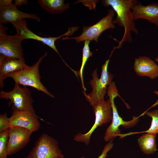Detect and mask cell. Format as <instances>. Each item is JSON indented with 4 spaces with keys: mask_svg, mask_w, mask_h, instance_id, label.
Here are the masks:
<instances>
[{
    "mask_svg": "<svg viewBox=\"0 0 158 158\" xmlns=\"http://www.w3.org/2000/svg\"><path fill=\"white\" fill-rule=\"evenodd\" d=\"M85 158L84 157H82V158Z\"/></svg>",
    "mask_w": 158,
    "mask_h": 158,
    "instance_id": "27",
    "label": "cell"
},
{
    "mask_svg": "<svg viewBox=\"0 0 158 158\" xmlns=\"http://www.w3.org/2000/svg\"><path fill=\"white\" fill-rule=\"evenodd\" d=\"M133 68L136 74L140 76H146L152 79L158 76V66L147 56H140L136 59Z\"/></svg>",
    "mask_w": 158,
    "mask_h": 158,
    "instance_id": "15",
    "label": "cell"
},
{
    "mask_svg": "<svg viewBox=\"0 0 158 158\" xmlns=\"http://www.w3.org/2000/svg\"><path fill=\"white\" fill-rule=\"evenodd\" d=\"M0 98L10 100L8 105L12 104L13 111H28L37 115L33 106L34 100L27 86L15 83L11 91L8 92L1 91Z\"/></svg>",
    "mask_w": 158,
    "mask_h": 158,
    "instance_id": "4",
    "label": "cell"
},
{
    "mask_svg": "<svg viewBox=\"0 0 158 158\" xmlns=\"http://www.w3.org/2000/svg\"><path fill=\"white\" fill-rule=\"evenodd\" d=\"M136 0H104L102 1L103 5L106 7L111 6L116 13L117 17L113 22L114 24L123 27L124 31L123 37L118 45L115 49H120L125 42L130 43L132 38L131 32L138 33L132 13L131 8L138 2Z\"/></svg>",
    "mask_w": 158,
    "mask_h": 158,
    "instance_id": "1",
    "label": "cell"
},
{
    "mask_svg": "<svg viewBox=\"0 0 158 158\" xmlns=\"http://www.w3.org/2000/svg\"><path fill=\"white\" fill-rule=\"evenodd\" d=\"M145 114L152 118V121L150 128L147 130L140 132H131L124 134H121L120 137L123 138L127 136L142 133H150L157 134L158 133V109L150 111H146Z\"/></svg>",
    "mask_w": 158,
    "mask_h": 158,
    "instance_id": "19",
    "label": "cell"
},
{
    "mask_svg": "<svg viewBox=\"0 0 158 158\" xmlns=\"http://www.w3.org/2000/svg\"><path fill=\"white\" fill-rule=\"evenodd\" d=\"M107 96H109L111 104L113 117L111 123L107 128L104 134V139L106 142L111 141L117 135L121 134V130L119 128L120 126L128 128L135 126L139 121L140 117L143 115V114L138 116H133L130 121H124L118 114L114 102V98L117 96H119L114 82H112L107 87Z\"/></svg>",
    "mask_w": 158,
    "mask_h": 158,
    "instance_id": "3",
    "label": "cell"
},
{
    "mask_svg": "<svg viewBox=\"0 0 158 158\" xmlns=\"http://www.w3.org/2000/svg\"><path fill=\"white\" fill-rule=\"evenodd\" d=\"M57 141L47 134L43 133L36 141L25 158H63Z\"/></svg>",
    "mask_w": 158,
    "mask_h": 158,
    "instance_id": "7",
    "label": "cell"
},
{
    "mask_svg": "<svg viewBox=\"0 0 158 158\" xmlns=\"http://www.w3.org/2000/svg\"><path fill=\"white\" fill-rule=\"evenodd\" d=\"M92 106L95 116L94 125L85 134L79 133L74 138L75 141L83 142L87 145L90 142L91 135L96 128L111 121L113 117L111 104L109 98Z\"/></svg>",
    "mask_w": 158,
    "mask_h": 158,
    "instance_id": "6",
    "label": "cell"
},
{
    "mask_svg": "<svg viewBox=\"0 0 158 158\" xmlns=\"http://www.w3.org/2000/svg\"><path fill=\"white\" fill-rule=\"evenodd\" d=\"M8 136V129L0 133V158H7Z\"/></svg>",
    "mask_w": 158,
    "mask_h": 158,
    "instance_id": "21",
    "label": "cell"
},
{
    "mask_svg": "<svg viewBox=\"0 0 158 158\" xmlns=\"http://www.w3.org/2000/svg\"><path fill=\"white\" fill-rule=\"evenodd\" d=\"M14 4L17 6H21L27 5L28 3V1L27 0H15Z\"/></svg>",
    "mask_w": 158,
    "mask_h": 158,
    "instance_id": "25",
    "label": "cell"
},
{
    "mask_svg": "<svg viewBox=\"0 0 158 158\" xmlns=\"http://www.w3.org/2000/svg\"><path fill=\"white\" fill-rule=\"evenodd\" d=\"M28 65L25 61L0 55V86H4V80L7 75L21 70Z\"/></svg>",
    "mask_w": 158,
    "mask_h": 158,
    "instance_id": "16",
    "label": "cell"
},
{
    "mask_svg": "<svg viewBox=\"0 0 158 158\" xmlns=\"http://www.w3.org/2000/svg\"><path fill=\"white\" fill-rule=\"evenodd\" d=\"M0 23L1 24L11 23L12 24L26 18L33 19L40 22L39 17L34 13L23 12L19 10L14 4L0 9Z\"/></svg>",
    "mask_w": 158,
    "mask_h": 158,
    "instance_id": "13",
    "label": "cell"
},
{
    "mask_svg": "<svg viewBox=\"0 0 158 158\" xmlns=\"http://www.w3.org/2000/svg\"><path fill=\"white\" fill-rule=\"evenodd\" d=\"M38 119L48 123L30 112L26 111H13L11 115L9 118L10 128L19 126L33 132L37 131L40 127Z\"/></svg>",
    "mask_w": 158,
    "mask_h": 158,
    "instance_id": "12",
    "label": "cell"
},
{
    "mask_svg": "<svg viewBox=\"0 0 158 158\" xmlns=\"http://www.w3.org/2000/svg\"><path fill=\"white\" fill-rule=\"evenodd\" d=\"M90 41L89 40H85L84 41V44L83 49L82 58L81 65L80 70L78 72V74L79 75L81 80L82 85L83 88V89L85 93L86 89L85 87L83 77V71L84 66L88 58L91 57L93 53L90 51L89 44Z\"/></svg>",
    "mask_w": 158,
    "mask_h": 158,
    "instance_id": "20",
    "label": "cell"
},
{
    "mask_svg": "<svg viewBox=\"0 0 158 158\" xmlns=\"http://www.w3.org/2000/svg\"><path fill=\"white\" fill-rule=\"evenodd\" d=\"M47 55L45 54L40 57L37 61L31 66H28L19 71L6 75L7 77L11 78L15 84L25 86H30L38 91H41L50 97L54 98V96L46 89L41 81V77L40 73L39 66L43 59Z\"/></svg>",
    "mask_w": 158,
    "mask_h": 158,
    "instance_id": "2",
    "label": "cell"
},
{
    "mask_svg": "<svg viewBox=\"0 0 158 158\" xmlns=\"http://www.w3.org/2000/svg\"><path fill=\"white\" fill-rule=\"evenodd\" d=\"M155 60L156 62L158 63V56L155 59Z\"/></svg>",
    "mask_w": 158,
    "mask_h": 158,
    "instance_id": "26",
    "label": "cell"
},
{
    "mask_svg": "<svg viewBox=\"0 0 158 158\" xmlns=\"http://www.w3.org/2000/svg\"><path fill=\"white\" fill-rule=\"evenodd\" d=\"M23 40V38L17 34L14 35H7L0 25V54L25 61L21 43Z\"/></svg>",
    "mask_w": 158,
    "mask_h": 158,
    "instance_id": "9",
    "label": "cell"
},
{
    "mask_svg": "<svg viewBox=\"0 0 158 158\" xmlns=\"http://www.w3.org/2000/svg\"><path fill=\"white\" fill-rule=\"evenodd\" d=\"M156 134L146 133L138 140V145L141 150L147 155L154 154L157 150L155 138Z\"/></svg>",
    "mask_w": 158,
    "mask_h": 158,
    "instance_id": "18",
    "label": "cell"
},
{
    "mask_svg": "<svg viewBox=\"0 0 158 158\" xmlns=\"http://www.w3.org/2000/svg\"><path fill=\"white\" fill-rule=\"evenodd\" d=\"M12 0H0V9L6 7L12 4Z\"/></svg>",
    "mask_w": 158,
    "mask_h": 158,
    "instance_id": "24",
    "label": "cell"
},
{
    "mask_svg": "<svg viewBox=\"0 0 158 158\" xmlns=\"http://www.w3.org/2000/svg\"><path fill=\"white\" fill-rule=\"evenodd\" d=\"M112 53H111L110 57ZM110 57L105 61L104 63L102 66L101 75L100 78H98L97 69L93 72L92 74L93 78L90 82L92 90L91 93L86 96L92 106L104 100V97L107 89V86L112 82L114 76L108 71Z\"/></svg>",
    "mask_w": 158,
    "mask_h": 158,
    "instance_id": "5",
    "label": "cell"
},
{
    "mask_svg": "<svg viewBox=\"0 0 158 158\" xmlns=\"http://www.w3.org/2000/svg\"><path fill=\"white\" fill-rule=\"evenodd\" d=\"M113 139L109 141L104 146L102 150L101 154L97 158H106L107 156V153L113 148L114 143L113 142Z\"/></svg>",
    "mask_w": 158,
    "mask_h": 158,
    "instance_id": "23",
    "label": "cell"
},
{
    "mask_svg": "<svg viewBox=\"0 0 158 158\" xmlns=\"http://www.w3.org/2000/svg\"><path fill=\"white\" fill-rule=\"evenodd\" d=\"M134 20L142 19L155 25L158 27V3H153L142 5L140 2L131 8Z\"/></svg>",
    "mask_w": 158,
    "mask_h": 158,
    "instance_id": "14",
    "label": "cell"
},
{
    "mask_svg": "<svg viewBox=\"0 0 158 158\" xmlns=\"http://www.w3.org/2000/svg\"><path fill=\"white\" fill-rule=\"evenodd\" d=\"M8 155H11L23 148L30 141L33 133L26 128L13 126L8 129Z\"/></svg>",
    "mask_w": 158,
    "mask_h": 158,
    "instance_id": "11",
    "label": "cell"
},
{
    "mask_svg": "<svg viewBox=\"0 0 158 158\" xmlns=\"http://www.w3.org/2000/svg\"><path fill=\"white\" fill-rule=\"evenodd\" d=\"M115 13L113 10L108 11L107 15L101 18L96 24L90 26H84L81 35L77 37L62 38V40L74 39L77 43L89 40L98 42V39L101 34L105 30L115 28L113 18Z\"/></svg>",
    "mask_w": 158,
    "mask_h": 158,
    "instance_id": "8",
    "label": "cell"
},
{
    "mask_svg": "<svg viewBox=\"0 0 158 158\" xmlns=\"http://www.w3.org/2000/svg\"><path fill=\"white\" fill-rule=\"evenodd\" d=\"M10 128L9 118L6 113L0 115V133Z\"/></svg>",
    "mask_w": 158,
    "mask_h": 158,
    "instance_id": "22",
    "label": "cell"
},
{
    "mask_svg": "<svg viewBox=\"0 0 158 158\" xmlns=\"http://www.w3.org/2000/svg\"><path fill=\"white\" fill-rule=\"evenodd\" d=\"M40 7L49 13L52 14L61 13L70 8L68 3L64 0H38Z\"/></svg>",
    "mask_w": 158,
    "mask_h": 158,
    "instance_id": "17",
    "label": "cell"
},
{
    "mask_svg": "<svg viewBox=\"0 0 158 158\" xmlns=\"http://www.w3.org/2000/svg\"><path fill=\"white\" fill-rule=\"evenodd\" d=\"M12 25L15 28L16 34L22 37L24 40L31 39L41 42L52 49L64 61L56 49L55 42L57 40L62 38L63 37H67L70 35V33L69 31H67L65 33L57 37H43L34 33L29 29L27 27V23L26 20H23Z\"/></svg>",
    "mask_w": 158,
    "mask_h": 158,
    "instance_id": "10",
    "label": "cell"
},
{
    "mask_svg": "<svg viewBox=\"0 0 158 158\" xmlns=\"http://www.w3.org/2000/svg\"></svg>",
    "mask_w": 158,
    "mask_h": 158,
    "instance_id": "28",
    "label": "cell"
}]
</instances>
